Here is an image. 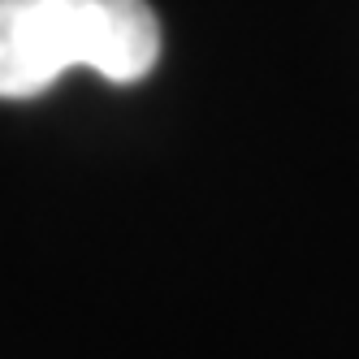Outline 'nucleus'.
I'll use <instances>...</instances> for the list:
<instances>
[{
	"label": "nucleus",
	"mask_w": 359,
	"mask_h": 359,
	"mask_svg": "<svg viewBox=\"0 0 359 359\" xmlns=\"http://www.w3.org/2000/svg\"><path fill=\"white\" fill-rule=\"evenodd\" d=\"M161 57L147 0H0V100H31L65 69L139 83Z\"/></svg>",
	"instance_id": "f257e3e1"
}]
</instances>
